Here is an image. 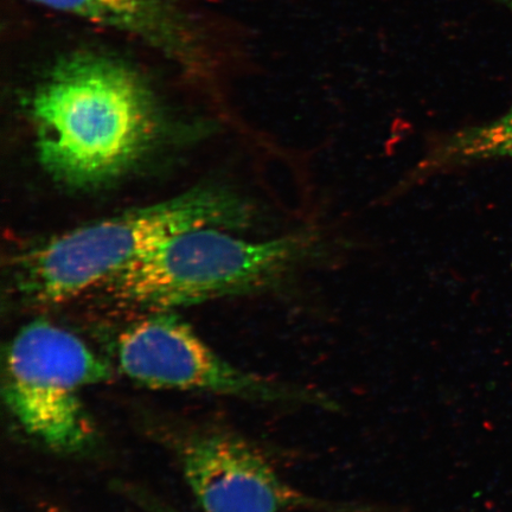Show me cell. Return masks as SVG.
I'll return each mask as SVG.
<instances>
[{
  "label": "cell",
  "mask_w": 512,
  "mask_h": 512,
  "mask_svg": "<svg viewBox=\"0 0 512 512\" xmlns=\"http://www.w3.org/2000/svg\"><path fill=\"white\" fill-rule=\"evenodd\" d=\"M29 113L43 168L75 189L99 187L131 170L160 124L143 75L95 50L60 57L32 91Z\"/></svg>",
  "instance_id": "cell-1"
},
{
  "label": "cell",
  "mask_w": 512,
  "mask_h": 512,
  "mask_svg": "<svg viewBox=\"0 0 512 512\" xmlns=\"http://www.w3.org/2000/svg\"><path fill=\"white\" fill-rule=\"evenodd\" d=\"M328 234L304 227L266 241L202 227L165 241L101 286L114 303L168 312L226 296L273 290L322 266L334 254Z\"/></svg>",
  "instance_id": "cell-2"
},
{
  "label": "cell",
  "mask_w": 512,
  "mask_h": 512,
  "mask_svg": "<svg viewBox=\"0 0 512 512\" xmlns=\"http://www.w3.org/2000/svg\"><path fill=\"white\" fill-rule=\"evenodd\" d=\"M252 204L233 191L200 188L125 211L57 236L18 262V288L40 304H59L101 286L131 262L188 230H233L252 223Z\"/></svg>",
  "instance_id": "cell-3"
},
{
  "label": "cell",
  "mask_w": 512,
  "mask_h": 512,
  "mask_svg": "<svg viewBox=\"0 0 512 512\" xmlns=\"http://www.w3.org/2000/svg\"><path fill=\"white\" fill-rule=\"evenodd\" d=\"M112 379V368L78 336L47 320L18 331L4 362L6 405L23 430L59 453L91 446L93 422L82 390Z\"/></svg>",
  "instance_id": "cell-4"
},
{
  "label": "cell",
  "mask_w": 512,
  "mask_h": 512,
  "mask_svg": "<svg viewBox=\"0 0 512 512\" xmlns=\"http://www.w3.org/2000/svg\"><path fill=\"white\" fill-rule=\"evenodd\" d=\"M118 368L153 389L191 390L264 402L332 408L324 395L285 386L224 360L191 326L169 312L134 323L115 345Z\"/></svg>",
  "instance_id": "cell-5"
},
{
  "label": "cell",
  "mask_w": 512,
  "mask_h": 512,
  "mask_svg": "<svg viewBox=\"0 0 512 512\" xmlns=\"http://www.w3.org/2000/svg\"><path fill=\"white\" fill-rule=\"evenodd\" d=\"M182 467L203 512H371V508L324 502L281 479L264 456L245 440L204 435L182 451Z\"/></svg>",
  "instance_id": "cell-6"
},
{
  "label": "cell",
  "mask_w": 512,
  "mask_h": 512,
  "mask_svg": "<svg viewBox=\"0 0 512 512\" xmlns=\"http://www.w3.org/2000/svg\"><path fill=\"white\" fill-rule=\"evenodd\" d=\"M143 44L190 73L209 69V38L187 0H27Z\"/></svg>",
  "instance_id": "cell-7"
},
{
  "label": "cell",
  "mask_w": 512,
  "mask_h": 512,
  "mask_svg": "<svg viewBox=\"0 0 512 512\" xmlns=\"http://www.w3.org/2000/svg\"><path fill=\"white\" fill-rule=\"evenodd\" d=\"M512 159V106L489 123L440 134L389 192L387 200L448 171L489 160Z\"/></svg>",
  "instance_id": "cell-8"
},
{
  "label": "cell",
  "mask_w": 512,
  "mask_h": 512,
  "mask_svg": "<svg viewBox=\"0 0 512 512\" xmlns=\"http://www.w3.org/2000/svg\"><path fill=\"white\" fill-rule=\"evenodd\" d=\"M498 3H501L504 8H507L512 12V0H497Z\"/></svg>",
  "instance_id": "cell-9"
},
{
  "label": "cell",
  "mask_w": 512,
  "mask_h": 512,
  "mask_svg": "<svg viewBox=\"0 0 512 512\" xmlns=\"http://www.w3.org/2000/svg\"><path fill=\"white\" fill-rule=\"evenodd\" d=\"M157 512H176L169 509H158Z\"/></svg>",
  "instance_id": "cell-10"
}]
</instances>
